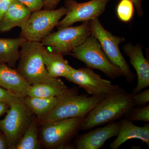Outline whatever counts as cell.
<instances>
[{"mask_svg": "<svg viewBox=\"0 0 149 149\" xmlns=\"http://www.w3.org/2000/svg\"><path fill=\"white\" fill-rule=\"evenodd\" d=\"M135 107L132 93L120 88L102 100L84 118L80 130H88L125 117Z\"/></svg>", "mask_w": 149, "mask_h": 149, "instance_id": "obj_1", "label": "cell"}, {"mask_svg": "<svg viewBox=\"0 0 149 149\" xmlns=\"http://www.w3.org/2000/svg\"><path fill=\"white\" fill-rule=\"evenodd\" d=\"M41 42L26 41L21 47L16 70L30 85L40 83L63 85L58 78L51 77L44 64Z\"/></svg>", "mask_w": 149, "mask_h": 149, "instance_id": "obj_2", "label": "cell"}, {"mask_svg": "<svg viewBox=\"0 0 149 149\" xmlns=\"http://www.w3.org/2000/svg\"><path fill=\"white\" fill-rule=\"evenodd\" d=\"M69 55L83 62L88 68L99 70L112 79L123 76L119 68L113 64L95 37L91 35Z\"/></svg>", "mask_w": 149, "mask_h": 149, "instance_id": "obj_3", "label": "cell"}, {"mask_svg": "<svg viewBox=\"0 0 149 149\" xmlns=\"http://www.w3.org/2000/svg\"><path fill=\"white\" fill-rule=\"evenodd\" d=\"M104 98L100 97H88L79 92L64 99L52 111L37 120L38 125L56 120L72 118H84Z\"/></svg>", "mask_w": 149, "mask_h": 149, "instance_id": "obj_4", "label": "cell"}, {"mask_svg": "<svg viewBox=\"0 0 149 149\" xmlns=\"http://www.w3.org/2000/svg\"><path fill=\"white\" fill-rule=\"evenodd\" d=\"M91 35L97 38L104 53L113 64L120 68L128 83L133 82L135 74L132 72L119 49L120 43L125 41L123 37L113 35L103 27L98 18L89 21Z\"/></svg>", "mask_w": 149, "mask_h": 149, "instance_id": "obj_5", "label": "cell"}, {"mask_svg": "<svg viewBox=\"0 0 149 149\" xmlns=\"http://www.w3.org/2000/svg\"><path fill=\"white\" fill-rule=\"evenodd\" d=\"M4 119L0 120V128L4 135L8 149H14L29 126L32 114L19 99L9 104V108Z\"/></svg>", "mask_w": 149, "mask_h": 149, "instance_id": "obj_6", "label": "cell"}, {"mask_svg": "<svg viewBox=\"0 0 149 149\" xmlns=\"http://www.w3.org/2000/svg\"><path fill=\"white\" fill-rule=\"evenodd\" d=\"M67 9H45L32 13L24 27L20 37L30 42H41L45 37L52 33L61 19L65 15Z\"/></svg>", "mask_w": 149, "mask_h": 149, "instance_id": "obj_7", "label": "cell"}, {"mask_svg": "<svg viewBox=\"0 0 149 149\" xmlns=\"http://www.w3.org/2000/svg\"><path fill=\"white\" fill-rule=\"evenodd\" d=\"M58 29L45 37L41 42L43 45L49 47L53 52L63 55L69 54L91 35L89 21L83 22L76 27L69 26Z\"/></svg>", "mask_w": 149, "mask_h": 149, "instance_id": "obj_8", "label": "cell"}, {"mask_svg": "<svg viewBox=\"0 0 149 149\" xmlns=\"http://www.w3.org/2000/svg\"><path fill=\"white\" fill-rule=\"evenodd\" d=\"M84 118H72L43 124L41 139L49 148L61 149L68 146L69 141L80 130Z\"/></svg>", "mask_w": 149, "mask_h": 149, "instance_id": "obj_9", "label": "cell"}, {"mask_svg": "<svg viewBox=\"0 0 149 149\" xmlns=\"http://www.w3.org/2000/svg\"><path fill=\"white\" fill-rule=\"evenodd\" d=\"M65 78L93 96L104 98L120 88L109 80L102 78L100 75L88 67L78 69L73 68Z\"/></svg>", "mask_w": 149, "mask_h": 149, "instance_id": "obj_10", "label": "cell"}, {"mask_svg": "<svg viewBox=\"0 0 149 149\" xmlns=\"http://www.w3.org/2000/svg\"><path fill=\"white\" fill-rule=\"evenodd\" d=\"M110 0H91L78 3L75 0H66L65 7L67 13L64 18L60 21L56 27L60 29L69 27L75 22L89 21L99 17L104 12Z\"/></svg>", "mask_w": 149, "mask_h": 149, "instance_id": "obj_11", "label": "cell"}, {"mask_svg": "<svg viewBox=\"0 0 149 149\" xmlns=\"http://www.w3.org/2000/svg\"><path fill=\"white\" fill-rule=\"evenodd\" d=\"M120 125L119 121H116L80 135L74 141V147L77 149L100 148L109 139L118 136Z\"/></svg>", "mask_w": 149, "mask_h": 149, "instance_id": "obj_12", "label": "cell"}, {"mask_svg": "<svg viewBox=\"0 0 149 149\" xmlns=\"http://www.w3.org/2000/svg\"><path fill=\"white\" fill-rule=\"evenodd\" d=\"M123 49L129 57L130 63L137 74L138 82L132 93L136 94L149 86V61L144 56L141 45L134 46L128 43L123 46Z\"/></svg>", "mask_w": 149, "mask_h": 149, "instance_id": "obj_13", "label": "cell"}, {"mask_svg": "<svg viewBox=\"0 0 149 149\" xmlns=\"http://www.w3.org/2000/svg\"><path fill=\"white\" fill-rule=\"evenodd\" d=\"M30 85L16 69L0 65V87L23 100L27 96Z\"/></svg>", "mask_w": 149, "mask_h": 149, "instance_id": "obj_14", "label": "cell"}, {"mask_svg": "<svg viewBox=\"0 0 149 149\" xmlns=\"http://www.w3.org/2000/svg\"><path fill=\"white\" fill-rule=\"evenodd\" d=\"M78 92L76 88H69L61 95L52 98H39L27 96L23 102L29 111L39 120L47 114L64 99L74 93Z\"/></svg>", "mask_w": 149, "mask_h": 149, "instance_id": "obj_15", "label": "cell"}, {"mask_svg": "<svg viewBox=\"0 0 149 149\" xmlns=\"http://www.w3.org/2000/svg\"><path fill=\"white\" fill-rule=\"evenodd\" d=\"M120 129L117 138L110 145L111 149H117L126 141L132 139L141 140L149 147V124L143 126L134 125L125 118L120 120Z\"/></svg>", "mask_w": 149, "mask_h": 149, "instance_id": "obj_16", "label": "cell"}, {"mask_svg": "<svg viewBox=\"0 0 149 149\" xmlns=\"http://www.w3.org/2000/svg\"><path fill=\"white\" fill-rule=\"evenodd\" d=\"M32 12L17 0H13L0 21V32H8L14 27H24Z\"/></svg>", "mask_w": 149, "mask_h": 149, "instance_id": "obj_17", "label": "cell"}, {"mask_svg": "<svg viewBox=\"0 0 149 149\" xmlns=\"http://www.w3.org/2000/svg\"><path fill=\"white\" fill-rule=\"evenodd\" d=\"M43 61L51 77L54 78H65L73 68L61 54L49 51L43 46L42 49Z\"/></svg>", "mask_w": 149, "mask_h": 149, "instance_id": "obj_18", "label": "cell"}, {"mask_svg": "<svg viewBox=\"0 0 149 149\" xmlns=\"http://www.w3.org/2000/svg\"><path fill=\"white\" fill-rule=\"evenodd\" d=\"M26 41L20 36L15 38H0V65H6L14 68L19 58V48Z\"/></svg>", "mask_w": 149, "mask_h": 149, "instance_id": "obj_19", "label": "cell"}, {"mask_svg": "<svg viewBox=\"0 0 149 149\" xmlns=\"http://www.w3.org/2000/svg\"><path fill=\"white\" fill-rule=\"evenodd\" d=\"M69 88L63 85L40 83L30 85L27 96L39 98H52L63 95Z\"/></svg>", "mask_w": 149, "mask_h": 149, "instance_id": "obj_20", "label": "cell"}, {"mask_svg": "<svg viewBox=\"0 0 149 149\" xmlns=\"http://www.w3.org/2000/svg\"><path fill=\"white\" fill-rule=\"evenodd\" d=\"M37 117H32L29 126L14 149H36L39 146L37 134Z\"/></svg>", "mask_w": 149, "mask_h": 149, "instance_id": "obj_21", "label": "cell"}, {"mask_svg": "<svg viewBox=\"0 0 149 149\" xmlns=\"http://www.w3.org/2000/svg\"><path fill=\"white\" fill-rule=\"evenodd\" d=\"M134 4L131 0H120L116 8L117 16L120 21L130 22L134 15Z\"/></svg>", "mask_w": 149, "mask_h": 149, "instance_id": "obj_22", "label": "cell"}, {"mask_svg": "<svg viewBox=\"0 0 149 149\" xmlns=\"http://www.w3.org/2000/svg\"><path fill=\"white\" fill-rule=\"evenodd\" d=\"M124 118L131 122L142 121L149 122V105L146 104L143 107H133L130 110Z\"/></svg>", "mask_w": 149, "mask_h": 149, "instance_id": "obj_23", "label": "cell"}, {"mask_svg": "<svg viewBox=\"0 0 149 149\" xmlns=\"http://www.w3.org/2000/svg\"><path fill=\"white\" fill-rule=\"evenodd\" d=\"M133 95V98L135 106L143 107L149 102V90L146 89L143 91Z\"/></svg>", "mask_w": 149, "mask_h": 149, "instance_id": "obj_24", "label": "cell"}, {"mask_svg": "<svg viewBox=\"0 0 149 149\" xmlns=\"http://www.w3.org/2000/svg\"><path fill=\"white\" fill-rule=\"evenodd\" d=\"M29 9L31 12L41 10L45 0H17Z\"/></svg>", "mask_w": 149, "mask_h": 149, "instance_id": "obj_25", "label": "cell"}, {"mask_svg": "<svg viewBox=\"0 0 149 149\" xmlns=\"http://www.w3.org/2000/svg\"><path fill=\"white\" fill-rule=\"evenodd\" d=\"M19 99L12 93L0 87V102H5L10 104L16 101Z\"/></svg>", "mask_w": 149, "mask_h": 149, "instance_id": "obj_26", "label": "cell"}, {"mask_svg": "<svg viewBox=\"0 0 149 149\" xmlns=\"http://www.w3.org/2000/svg\"><path fill=\"white\" fill-rule=\"evenodd\" d=\"M13 0H0V21Z\"/></svg>", "mask_w": 149, "mask_h": 149, "instance_id": "obj_27", "label": "cell"}, {"mask_svg": "<svg viewBox=\"0 0 149 149\" xmlns=\"http://www.w3.org/2000/svg\"><path fill=\"white\" fill-rule=\"evenodd\" d=\"M61 0H45L44 7L45 9H54Z\"/></svg>", "mask_w": 149, "mask_h": 149, "instance_id": "obj_28", "label": "cell"}, {"mask_svg": "<svg viewBox=\"0 0 149 149\" xmlns=\"http://www.w3.org/2000/svg\"><path fill=\"white\" fill-rule=\"evenodd\" d=\"M131 1L136 7L137 13L139 16H143V12L142 6V2L143 0H131Z\"/></svg>", "mask_w": 149, "mask_h": 149, "instance_id": "obj_29", "label": "cell"}, {"mask_svg": "<svg viewBox=\"0 0 149 149\" xmlns=\"http://www.w3.org/2000/svg\"><path fill=\"white\" fill-rule=\"evenodd\" d=\"M8 149L6 139L3 134L0 133V149Z\"/></svg>", "mask_w": 149, "mask_h": 149, "instance_id": "obj_30", "label": "cell"}, {"mask_svg": "<svg viewBox=\"0 0 149 149\" xmlns=\"http://www.w3.org/2000/svg\"><path fill=\"white\" fill-rule=\"evenodd\" d=\"M9 108V104L5 102H0V116L6 113Z\"/></svg>", "mask_w": 149, "mask_h": 149, "instance_id": "obj_31", "label": "cell"}]
</instances>
